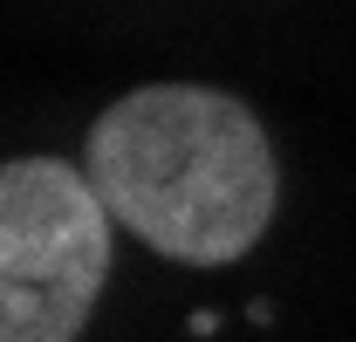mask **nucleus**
Here are the masks:
<instances>
[{
    "label": "nucleus",
    "instance_id": "f257e3e1",
    "mask_svg": "<svg viewBox=\"0 0 356 342\" xmlns=\"http://www.w3.org/2000/svg\"><path fill=\"white\" fill-rule=\"evenodd\" d=\"M83 171L117 233L185 267L254 254L274 219L281 171L247 103L199 83H151L110 103L83 144Z\"/></svg>",
    "mask_w": 356,
    "mask_h": 342
},
{
    "label": "nucleus",
    "instance_id": "f03ea898",
    "mask_svg": "<svg viewBox=\"0 0 356 342\" xmlns=\"http://www.w3.org/2000/svg\"><path fill=\"white\" fill-rule=\"evenodd\" d=\"M117 219L62 158L0 165V342H76L110 281Z\"/></svg>",
    "mask_w": 356,
    "mask_h": 342
}]
</instances>
